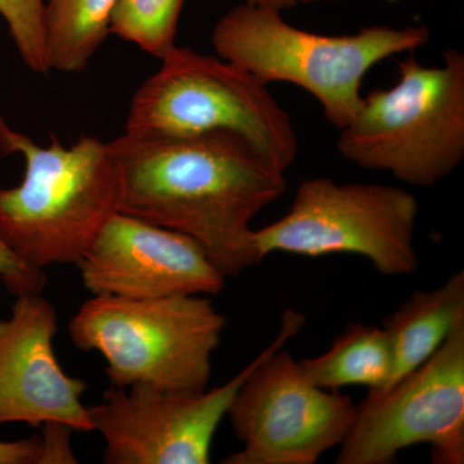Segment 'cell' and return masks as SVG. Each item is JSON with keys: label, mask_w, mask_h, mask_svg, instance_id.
I'll use <instances>...</instances> for the list:
<instances>
[{"label": "cell", "mask_w": 464, "mask_h": 464, "mask_svg": "<svg viewBox=\"0 0 464 464\" xmlns=\"http://www.w3.org/2000/svg\"><path fill=\"white\" fill-rule=\"evenodd\" d=\"M111 143L118 212L191 237L213 265L237 276L262 261L255 217L286 190L285 173L230 134L134 137Z\"/></svg>", "instance_id": "obj_1"}, {"label": "cell", "mask_w": 464, "mask_h": 464, "mask_svg": "<svg viewBox=\"0 0 464 464\" xmlns=\"http://www.w3.org/2000/svg\"><path fill=\"white\" fill-rule=\"evenodd\" d=\"M18 154L25 174L16 188H0V239L36 270L78 265L118 212L119 174L111 143L83 136L48 146L9 127L0 115V155Z\"/></svg>", "instance_id": "obj_2"}, {"label": "cell", "mask_w": 464, "mask_h": 464, "mask_svg": "<svg viewBox=\"0 0 464 464\" xmlns=\"http://www.w3.org/2000/svg\"><path fill=\"white\" fill-rule=\"evenodd\" d=\"M277 9L243 5L219 18L212 32L217 56L266 84L284 82L315 97L324 116L342 130L362 105V85L372 67L430 42L429 27H362L326 35L290 25Z\"/></svg>", "instance_id": "obj_3"}, {"label": "cell", "mask_w": 464, "mask_h": 464, "mask_svg": "<svg viewBox=\"0 0 464 464\" xmlns=\"http://www.w3.org/2000/svg\"><path fill=\"white\" fill-rule=\"evenodd\" d=\"M134 93L125 134L194 137L230 134L285 173L298 137L268 85L224 58L174 45Z\"/></svg>", "instance_id": "obj_4"}, {"label": "cell", "mask_w": 464, "mask_h": 464, "mask_svg": "<svg viewBox=\"0 0 464 464\" xmlns=\"http://www.w3.org/2000/svg\"><path fill=\"white\" fill-rule=\"evenodd\" d=\"M398 63V81L362 96L342 128V157L369 170L389 172L399 181L431 188L464 159V54L444 52L440 66L413 56Z\"/></svg>", "instance_id": "obj_5"}, {"label": "cell", "mask_w": 464, "mask_h": 464, "mask_svg": "<svg viewBox=\"0 0 464 464\" xmlns=\"http://www.w3.org/2000/svg\"><path fill=\"white\" fill-rule=\"evenodd\" d=\"M225 328V316L204 295H93L72 316L69 333L76 347L103 357L111 386L201 391Z\"/></svg>", "instance_id": "obj_6"}, {"label": "cell", "mask_w": 464, "mask_h": 464, "mask_svg": "<svg viewBox=\"0 0 464 464\" xmlns=\"http://www.w3.org/2000/svg\"><path fill=\"white\" fill-rule=\"evenodd\" d=\"M306 324L286 308L275 340L255 359L227 417L243 444L225 464H314L340 447L355 422L350 396L320 389L283 348Z\"/></svg>", "instance_id": "obj_7"}, {"label": "cell", "mask_w": 464, "mask_h": 464, "mask_svg": "<svg viewBox=\"0 0 464 464\" xmlns=\"http://www.w3.org/2000/svg\"><path fill=\"white\" fill-rule=\"evenodd\" d=\"M420 204L411 192L377 183L301 182L282 218L255 230L259 258L271 253L304 257L355 255L384 276L417 270L415 225Z\"/></svg>", "instance_id": "obj_8"}, {"label": "cell", "mask_w": 464, "mask_h": 464, "mask_svg": "<svg viewBox=\"0 0 464 464\" xmlns=\"http://www.w3.org/2000/svg\"><path fill=\"white\" fill-rule=\"evenodd\" d=\"M417 444L433 463H464V316L426 362L357 405L335 463L390 464Z\"/></svg>", "instance_id": "obj_9"}, {"label": "cell", "mask_w": 464, "mask_h": 464, "mask_svg": "<svg viewBox=\"0 0 464 464\" xmlns=\"http://www.w3.org/2000/svg\"><path fill=\"white\" fill-rule=\"evenodd\" d=\"M255 360L210 390H160L146 384L103 393L90 406L93 431L102 436L106 464H208L217 429Z\"/></svg>", "instance_id": "obj_10"}, {"label": "cell", "mask_w": 464, "mask_h": 464, "mask_svg": "<svg viewBox=\"0 0 464 464\" xmlns=\"http://www.w3.org/2000/svg\"><path fill=\"white\" fill-rule=\"evenodd\" d=\"M78 266L93 295H215L225 288V275L197 241L123 212L110 217Z\"/></svg>", "instance_id": "obj_11"}, {"label": "cell", "mask_w": 464, "mask_h": 464, "mask_svg": "<svg viewBox=\"0 0 464 464\" xmlns=\"http://www.w3.org/2000/svg\"><path fill=\"white\" fill-rule=\"evenodd\" d=\"M56 308L42 293L18 295L7 320H0V424H61L93 431L82 402L87 383L63 372L54 353Z\"/></svg>", "instance_id": "obj_12"}, {"label": "cell", "mask_w": 464, "mask_h": 464, "mask_svg": "<svg viewBox=\"0 0 464 464\" xmlns=\"http://www.w3.org/2000/svg\"><path fill=\"white\" fill-rule=\"evenodd\" d=\"M464 316V273L459 271L430 292H415L384 320L392 368L383 389L411 373L441 347L459 317ZM374 396V395H368Z\"/></svg>", "instance_id": "obj_13"}, {"label": "cell", "mask_w": 464, "mask_h": 464, "mask_svg": "<svg viewBox=\"0 0 464 464\" xmlns=\"http://www.w3.org/2000/svg\"><path fill=\"white\" fill-rule=\"evenodd\" d=\"M298 362L307 380L320 389L337 391L357 384L375 395L392 368L389 334L369 324H350L326 353Z\"/></svg>", "instance_id": "obj_14"}, {"label": "cell", "mask_w": 464, "mask_h": 464, "mask_svg": "<svg viewBox=\"0 0 464 464\" xmlns=\"http://www.w3.org/2000/svg\"><path fill=\"white\" fill-rule=\"evenodd\" d=\"M121 0H44V41L50 70L75 74L111 34Z\"/></svg>", "instance_id": "obj_15"}, {"label": "cell", "mask_w": 464, "mask_h": 464, "mask_svg": "<svg viewBox=\"0 0 464 464\" xmlns=\"http://www.w3.org/2000/svg\"><path fill=\"white\" fill-rule=\"evenodd\" d=\"M185 0H121L111 21V34L146 53L161 58L176 45Z\"/></svg>", "instance_id": "obj_16"}, {"label": "cell", "mask_w": 464, "mask_h": 464, "mask_svg": "<svg viewBox=\"0 0 464 464\" xmlns=\"http://www.w3.org/2000/svg\"><path fill=\"white\" fill-rule=\"evenodd\" d=\"M0 16L24 63L36 74L47 75L51 70L45 54L44 0H0Z\"/></svg>", "instance_id": "obj_17"}, {"label": "cell", "mask_w": 464, "mask_h": 464, "mask_svg": "<svg viewBox=\"0 0 464 464\" xmlns=\"http://www.w3.org/2000/svg\"><path fill=\"white\" fill-rule=\"evenodd\" d=\"M0 279L14 295L42 293L47 284L44 271L30 267L0 239Z\"/></svg>", "instance_id": "obj_18"}, {"label": "cell", "mask_w": 464, "mask_h": 464, "mask_svg": "<svg viewBox=\"0 0 464 464\" xmlns=\"http://www.w3.org/2000/svg\"><path fill=\"white\" fill-rule=\"evenodd\" d=\"M0 464H48L44 435L16 441H0Z\"/></svg>", "instance_id": "obj_19"}, {"label": "cell", "mask_w": 464, "mask_h": 464, "mask_svg": "<svg viewBox=\"0 0 464 464\" xmlns=\"http://www.w3.org/2000/svg\"><path fill=\"white\" fill-rule=\"evenodd\" d=\"M249 5H264V7H270L277 9V11H284V9H290L297 7L298 5H307V3L315 2V0H244Z\"/></svg>", "instance_id": "obj_20"}]
</instances>
